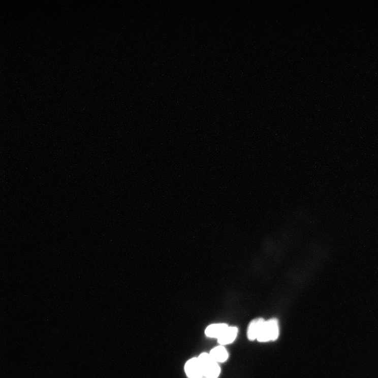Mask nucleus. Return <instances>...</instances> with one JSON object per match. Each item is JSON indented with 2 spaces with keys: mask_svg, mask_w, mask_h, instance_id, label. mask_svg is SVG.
Masks as SVG:
<instances>
[{
  "mask_svg": "<svg viewBox=\"0 0 378 378\" xmlns=\"http://www.w3.org/2000/svg\"><path fill=\"white\" fill-rule=\"evenodd\" d=\"M279 336L278 321L272 319L264 323L257 340L261 342L276 340Z\"/></svg>",
  "mask_w": 378,
  "mask_h": 378,
  "instance_id": "1",
  "label": "nucleus"
},
{
  "mask_svg": "<svg viewBox=\"0 0 378 378\" xmlns=\"http://www.w3.org/2000/svg\"><path fill=\"white\" fill-rule=\"evenodd\" d=\"M184 370L188 378H201L204 376L203 369L198 358L188 360L185 365Z\"/></svg>",
  "mask_w": 378,
  "mask_h": 378,
  "instance_id": "2",
  "label": "nucleus"
},
{
  "mask_svg": "<svg viewBox=\"0 0 378 378\" xmlns=\"http://www.w3.org/2000/svg\"><path fill=\"white\" fill-rule=\"evenodd\" d=\"M264 322V320L262 318L255 319L250 322L247 329V338L249 340L257 339Z\"/></svg>",
  "mask_w": 378,
  "mask_h": 378,
  "instance_id": "3",
  "label": "nucleus"
},
{
  "mask_svg": "<svg viewBox=\"0 0 378 378\" xmlns=\"http://www.w3.org/2000/svg\"><path fill=\"white\" fill-rule=\"evenodd\" d=\"M238 333V329L236 327H229L217 340L220 344H228L232 343Z\"/></svg>",
  "mask_w": 378,
  "mask_h": 378,
  "instance_id": "4",
  "label": "nucleus"
},
{
  "mask_svg": "<svg viewBox=\"0 0 378 378\" xmlns=\"http://www.w3.org/2000/svg\"><path fill=\"white\" fill-rule=\"evenodd\" d=\"M228 327L229 326L226 324H212L207 328L205 333L209 337L218 339L222 336Z\"/></svg>",
  "mask_w": 378,
  "mask_h": 378,
  "instance_id": "5",
  "label": "nucleus"
},
{
  "mask_svg": "<svg viewBox=\"0 0 378 378\" xmlns=\"http://www.w3.org/2000/svg\"><path fill=\"white\" fill-rule=\"evenodd\" d=\"M203 376L208 378H217L220 372V369L217 362L212 361L202 367Z\"/></svg>",
  "mask_w": 378,
  "mask_h": 378,
  "instance_id": "6",
  "label": "nucleus"
},
{
  "mask_svg": "<svg viewBox=\"0 0 378 378\" xmlns=\"http://www.w3.org/2000/svg\"><path fill=\"white\" fill-rule=\"evenodd\" d=\"M210 355L212 359L216 362H224L229 358V354L223 345L216 346L210 352Z\"/></svg>",
  "mask_w": 378,
  "mask_h": 378,
  "instance_id": "7",
  "label": "nucleus"
},
{
  "mask_svg": "<svg viewBox=\"0 0 378 378\" xmlns=\"http://www.w3.org/2000/svg\"><path fill=\"white\" fill-rule=\"evenodd\" d=\"M201 378H208V377H205V376H203V377H201Z\"/></svg>",
  "mask_w": 378,
  "mask_h": 378,
  "instance_id": "8",
  "label": "nucleus"
}]
</instances>
